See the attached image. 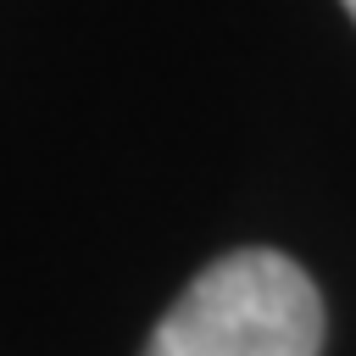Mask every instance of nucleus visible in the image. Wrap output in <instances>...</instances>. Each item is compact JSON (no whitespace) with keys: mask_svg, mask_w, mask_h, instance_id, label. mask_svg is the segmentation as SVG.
Listing matches in <instances>:
<instances>
[{"mask_svg":"<svg viewBox=\"0 0 356 356\" xmlns=\"http://www.w3.org/2000/svg\"><path fill=\"white\" fill-rule=\"evenodd\" d=\"M323 295L284 250L217 256L156 323L145 356H317Z\"/></svg>","mask_w":356,"mask_h":356,"instance_id":"1","label":"nucleus"},{"mask_svg":"<svg viewBox=\"0 0 356 356\" xmlns=\"http://www.w3.org/2000/svg\"><path fill=\"white\" fill-rule=\"evenodd\" d=\"M345 11H350V17H356V0H345Z\"/></svg>","mask_w":356,"mask_h":356,"instance_id":"2","label":"nucleus"}]
</instances>
